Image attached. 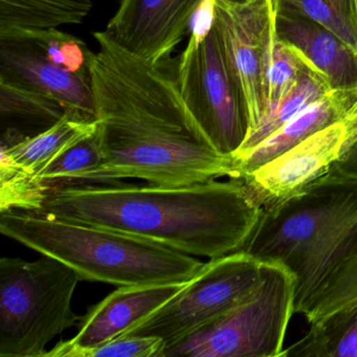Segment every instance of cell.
<instances>
[{
  "label": "cell",
  "mask_w": 357,
  "mask_h": 357,
  "mask_svg": "<svg viewBox=\"0 0 357 357\" xmlns=\"http://www.w3.org/2000/svg\"><path fill=\"white\" fill-rule=\"evenodd\" d=\"M36 213L114 229L192 256L243 250L260 217L241 179L185 187L121 183L51 187Z\"/></svg>",
  "instance_id": "6da1fadb"
},
{
  "label": "cell",
  "mask_w": 357,
  "mask_h": 357,
  "mask_svg": "<svg viewBox=\"0 0 357 357\" xmlns=\"http://www.w3.org/2000/svg\"><path fill=\"white\" fill-rule=\"evenodd\" d=\"M241 250L281 263L296 284L325 279L357 250V179L329 171L261 208Z\"/></svg>",
  "instance_id": "7a4b0ae2"
},
{
  "label": "cell",
  "mask_w": 357,
  "mask_h": 357,
  "mask_svg": "<svg viewBox=\"0 0 357 357\" xmlns=\"http://www.w3.org/2000/svg\"><path fill=\"white\" fill-rule=\"evenodd\" d=\"M0 231L57 259L81 280L133 286L188 282L204 263L158 242L41 213H0Z\"/></svg>",
  "instance_id": "3957f363"
},
{
  "label": "cell",
  "mask_w": 357,
  "mask_h": 357,
  "mask_svg": "<svg viewBox=\"0 0 357 357\" xmlns=\"http://www.w3.org/2000/svg\"><path fill=\"white\" fill-rule=\"evenodd\" d=\"M80 275L57 259L0 260V357H45L47 344L78 325L72 298Z\"/></svg>",
  "instance_id": "277c9868"
},
{
  "label": "cell",
  "mask_w": 357,
  "mask_h": 357,
  "mask_svg": "<svg viewBox=\"0 0 357 357\" xmlns=\"http://www.w3.org/2000/svg\"><path fill=\"white\" fill-rule=\"evenodd\" d=\"M296 282L279 262H264L260 283L235 307L160 357H281L294 314Z\"/></svg>",
  "instance_id": "5b68a950"
},
{
  "label": "cell",
  "mask_w": 357,
  "mask_h": 357,
  "mask_svg": "<svg viewBox=\"0 0 357 357\" xmlns=\"http://www.w3.org/2000/svg\"><path fill=\"white\" fill-rule=\"evenodd\" d=\"M103 139L104 160L100 166L64 185L139 178L162 187H185L221 177L236 178L231 156L196 139L175 137Z\"/></svg>",
  "instance_id": "8992f818"
},
{
  "label": "cell",
  "mask_w": 357,
  "mask_h": 357,
  "mask_svg": "<svg viewBox=\"0 0 357 357\" xmlns=\"http://www.w3.org/2000/svg\"><path fill=\"white\" fill-rule=\"evenodd\" d=\"M263 271L264 262L244 250L212 258L172 300L122 336H158L169 348L241 302Z\"/></svg>",
  "instance_id": "52a82bcc"
},
{
  "label": "cell",
  "mask_w": 357,
  "mask_h": 357,
  "mask_svg": "<svg viewBox=\"0 0 357 357\" xmlns=\"http://www.w3.org/2000/svg\"><path fill=\"white\" fill-rule=\"evenodd\" d=\"M175 66L188 109L213 148L233 158L248 137V121L215 26L196 51L181 53Z\"/></svg>",
  "instance_id": "ba28073f"
},
{
  "label": "cell",
  "mask_w": 357,
  "mask_h": 357,
  "mask_svg": "<svg viewBox=\"0 0 357 357\" xmlns=\"http://www.w3.org/2000/svg\"><path fill=\"white\" fill-rule=\"evenodd\" d=\"M275 18L273 0H217L215 29L245 105L248 132L267 108L264 70L275 40Z\"/></svg>",
  "instance_id": "9c48e42d"
},
{
  "label": "cell",
  "mask_w": 357,
  "mask_h": 357,
  "mask_svg": "<svg viewBox=\"0 0 357 357\" xmlns=\"http://www.w3.org/2000/svg\"><path fill=\"white\" fill-rule=\"evenodd\" d=\"M356 144L357 100L342 118L239 179L266 208L327 174Z\"/></svg>",
  "instance_id": "30bf717a"
},
{
  "label": "cell",
  "mask_w": 357,
  "mask_h": 357,
  "mask_svg": "<svg viewBox=\"0 0 357 357\" xmlns=\"http://www.w3.org/2000/svg\"><path fill=\"white\" fill-rule=\"evenodd\" d=\"M198 0H121L106 32L133 55L160 63L189 32Z\"/></svg>",
  "instance_id": "8fae6325"
},
{
  "label": "cell",
  "mask_w": 357,
  "mask_h": 357,
  "mask_svg": "<svg viewBox=\"0 0 357 357\" xmlns=\"http://www.w3.org/2000/svg\"><path fill=\"white\" fill-rule=\"evenodd\" d=\"M188 282L121 286L81 317L78 333L66 342L89 348L121 337L172 300Z\"/></svg>",
  "instance_id": "7c38bea8"
},
{
  "label": "cell",
  "mask_w": 357,
  "mask_h": 357,
  "mask_svg": "<svg viewBox=\"0 0 357 357\" xmlns=\"http://www.w3.org/2000/svg\"><path fill=\"white\" fill-rule=\"evenodd\" d=\"M0 77L51 98L66 112L97 120L91 81L56 66L34 47L0 40Z\"/></svg>",
  "instance_id": "4fadbf2b"
},
{
  "label": "cell",
  "mask_w": 357,
  "mask_h": 357,
  "mask_svg": "<svg viewBox=\"0 0 357 357\" xmlns=\"http://www.w3.org/2000/svg\"><path fill=\"white\" fill-rule=\"evenodd\" d=\"M275 26L278 37L325 81L330 91L357 89V53L340 37L287 10L275 9Z\"/></svg>",
  "instance_id": "5bb4252c"
},
{
  "label": "cell",
  "mask_w": 357,
  "mask_h": 357,
  "mask_svg": "<svg viewBox=\"0 0 357 357\" xmlns=\"http://www.w3.org/2000/svg\"><path fill=\"white\" fill-rule=\"evenodd\" d=\"M356 100L357 89L328 91L323 97L303 108L254 149L234 158L236 178H241L252 172L313 133L335 122Z\"/></svg>",
  "instance_id": "9a60e30c"
},
{
  "label": "cell",
  "mask_w": 357,
  "mask_h": 357,
  "mask_svg": "<svg viewBox=\"0 0 357 357\" xmlns=\"http://www.w3.org/2000/svg\"><path fill=\"white\" fill-rule=\"evenodd\" d=\"M99 121L75 112H66L50 128L3 147L26 170L35 175L50 162L81 139L95 132Z\"/></svg>",
  "instance_id": "2e32d148"
},
{
  "label": "cell",
  "mask_w": 357,
  "mask_h": 357,
  "mask_svg": "<svg viewBox=\"0 0 357 357\" xmlns=\"http://www.w3.org/2000/svg\"><path fill=\"white\" fill-rule=\"evenodd\" d=\"M93 7L91 0H0V35L80 24Z\"/></svg>",
  "instance_id": "e0dca14e"
},
{
  "label": "cell",
  "mask_w": 357,
  "mask_h": 357,
  "mask_svg": "<svg viewBox=\"0 0 357 357\" xmlns=\"http://www.w3.org/2000/svg\"><path fill=\"white\" fill-rule=\"evenodd\" d=\"M281 357H357V305L310 325Z\"/></svg>",
  "instance_id": "ac0fdd59"
},
{
  "label": "cell",
  "mask_w": 357,
  "mask_h": 357,
  "mask_svg": "<svg viewBox=\"0 0 357 357\" xmlns=\"http://www.w3.org/2000/svg\"><path fill=\"white\" fill-rule=\"evenodd\" d=\"M330 91L325 81L307 66L291 89L277 103L268 106L257 126L248 132L243 145L233 155H243L281 128L292 116Z\"/></svg>",
  "instance_id": "d6986e66"
},
{
  "label": "cell",
  "mask_w": 357,
  "mask_h": 357,
  "mask_svg": "<svg viewBox=\"0 0 357 357\" xmlns=\"http://www.w3.org/2000/svg\"><path fill=\"white\" fill-rule=\"evenodd\" d=\"M0 40H14L34 47L56 66L91 81L89 66L93 54L84 41L58 29L15 30L0 35Z\"/></svg>",
  "instance_id": "ffe728a7"
},
{
  "label": "cell",
  "mask_w": 357,
  "mask_h": 357,
  "mask_svg": "<svg viewBox=\"0 0 357 357\" xmlns=\"http://www.w3.org/2000/svg\"><path fill=\"white\" fill-rule=\"evenodd\" d=\"M66 114V109L51 98L0 77V114L3 121L26 126L50 128Z\"/></svg>",
  "instance_id": "44dd1931"
},
{
  "label": "cell",
  "mask_w": 357,
  "mask_h": 357,
  "mask_svg": "<svg viewBox=\"0 0 357 357\" xmlns=\"http://www.w3.org/2000/svg\"><path fill=\"white\" fill-rule=\"evenodd\" d=\"M275 9L287 10L321 24L357 53L356 0H273Z\"/></svg>",
  "instance_id": "7402d4cb"
},
{
  "label": "cell",
  "mask_w": 357,
  "mask_h": 357,
  "mask_svg": "<svg viewBox=\"0 0 357 357\" xmlns=\"http://www.w3.org/2000/svg\"><path fill=\"white\" fill-rule=\"evenodd\" d=\"M0 160V213L40 210L50 187L22 168L3 146Z\"/></svg>",
  "instance_id": "603a6c76"
},
{
  "label": "cell",
  "mask_w": 357,
  "mask_h": 357,
  "mask_svg": "<svg viewBox=\"0 0 357 357\" xmlns=\"http://www.w3.org/2000/svg\"><path fill=\"white\" fill-rule=\"evenodd\" d=\"M103 160V133L99 123L95 132L54 158L36 177L47 187H61L75 177L97 168Z\"/></svg>",
  "instance_id": "cb8c5ba5"
},
{
  "label": "cell",
  "mask_w": 357,
  "mask_h": 357,
  "mask_svg": "<svg viewBox=\"0 0 357 357\" xmlns=\"http://www.w3.org/2000/svg\"><path fill=\"white\" fill-rule=\"evenodd\" d=\"M166 344L158 336H122L89 348L59 342L45 357H160Z\"/></svg>",
  "instance_id": "d4e9b609"
},
{
  "label": "cell",
  "mask_w": 357,
  "mask_h": 357,
  "mask_svg": "<svg viewBox=\"0 0 357 357\" xmlns=\"http://www.w3.org/2000/svg\"><path fill=\"white\" fill-rule=\"evenodd\" d=\"M306 68L300 56L275 33L264 70L267 107L277 103L294 87L301 73Z\"/></svg>",
  "instance_id": "484cf974"
},
{
  "label": "cell",
  "mask_w": 357,
  "mask_h": 357,
  "mask_svg": "<svg viewBox=\"0 0 357 357\" xmlns=\"http://www.w3.org/2000/svg\"><path fill=\"white\" fill-rule=\"evenodd\" d=\"M217 0H198L190 18L189 41L183 54L193 53L208 38L215 26Z\"/></svg>",
  "instance_id": "4316f807"
},
{
  "label": "cell",
  "mask_w": 357,
  "mask_h": 357,
  "mask_svg": "<svg viewBox=\"0 0 357 357\" xmlns=\"http://www.w3.org/2000/svg\"><path fill=\"white\" fill-rule=\"evenodd\" d=\"M330 171L350 178L357 179V144L340 162L334 165Z\"/></svg>",
  "instance_id": "83f0119b"
},
{
  "label": "cell",
  "mask_w": 357,
  "mask_h": 357,
  "mask_svg": "<svg viewBox=\"0 0 357 357\" xmlns=\"http://www.w3.org/2000/svg\"><path fill=\"white\" fill-rule=\"evenodd\" d=\"M227 1L231 3H250L252 0H227Z\"/></svg>",
  "instance_id": "f1b7e54d"
},
{
  "label": "cell",
  "mask_w": 357,
  "mask_h": 357,
  "mask_svg": "<svg viewBox=\"0 0 357 357\" xmlns=\"http://www.w3.org/2000/svg\"><path fill=\"white\" fill-rule=\"evenodd\" d=\"M356 3H357V0H356Z\"/></svg>",
  "instance_id": "f546056e"
}]
</instances>
